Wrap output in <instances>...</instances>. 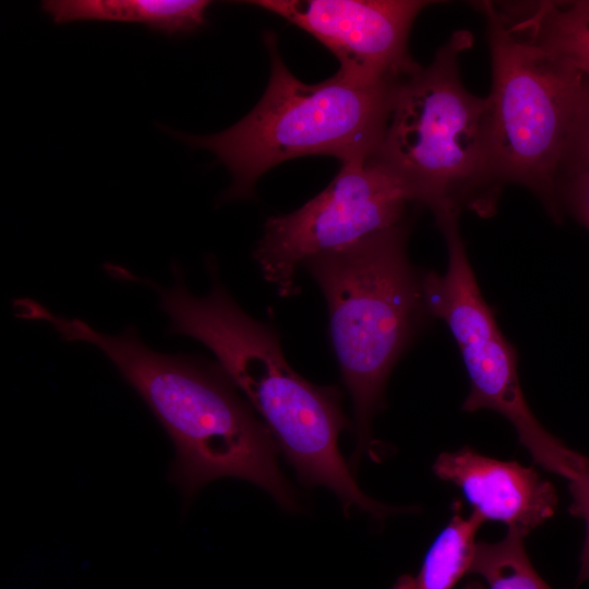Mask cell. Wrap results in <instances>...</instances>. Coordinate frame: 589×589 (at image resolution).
Listing matches in <instances>:
<instances>
[{
    "label": "cell",
    "mask_w": 589,
    "mask_h": 589,
    "mask_svg": "<svg viewBox=\"0 0 589 589\" xmlns=\"http://www.w3.org/2000/svg\"><path fill=\"white\" fill-rule=\"evenodd\" d=\"M20 316L49 324L67 341L93 345L115 364L171 437L177 456L170 478L187 496L212 480L231 477L262 488L286 510L298 508L272 432L219 364L156 352L134 327L107 335L32 299L22 302Z\"/></svg>",
    "instance_id": "1"
},
{
    "label": "cell",
    "mask_w": 589,
    "mask_h": 589,
    "mask_svg": "<svg viewBox=\"0 0 589 589\" xmlns=\"http://www.w3.org/2000/svg\"><path fill=\"white\" fill-rule=\"evenodd\" d=\"M207 269L213 285L202 298L188 290L176 264L172 287L151 283L169 316V332L192 337L215 354L263 418L302 484L330 490L346 514L357 508L384 519L397 513V507L383 505L361 491L339 452V434L350 428L339 388L315 385L292 370L278 334L233 301L218 278L214 259L207 260Z\"/></svg>",
    "instance_id": "2"
},
{
    "label": "cell",
    "mask_w": 589,
    "mask_h": 589,
    "mask_svg": "<svg viewBox=\"0 0 589 589\" xmlns=\"http://www.w3.org/2000/svg\"><path fill=\"white\" fill-rule=\"evenodd\" d=\"M472 43L469 31L454 32L429 65L399 82L372 157L434 217L464 209L490 217L503 190L492 166L488 99L459 74V56Z\"/></svg>",
    "instance_id": "3"
},
{
    "label": "cell",
    "mask_w": 589,
    "mask_h": 589,
    "mask_svg": "<svg viewBox=\"0 0 589 589\" xmlns=\"http://www.w3.org/2000/svg\"><path fill=\"white\" fill-rule=\"evenodd\" d=\"M271 57L267 87L232 127L211 135L164 130L191 147L212 152L232 176L220 201L251 199L260 177L292 158L327 155L341 164L372 158L382 142L397 83L372 84L339 70L308 84L284 63L276 36L264 35Z\"/></svg>",
    "instance_id": "4"
},
{
    "label": "cell",
    "mask_w": 589,
    "mask_h": 589,
    "mask_svg": "<svg viewBox=\"0 0 589 589\" xmlns=\"http://www.w3.org/2000/svg\"><path fill=\"white\" fill-rule=\"evenodd\" d=\"M407 236L405 221L302 264L326 300L333 349L352 398L351 469L371 445L372 420L393 368L430 316Z\"/></svg>",
    "instance_id": "5"
},
{
    "label": "cell",
    "mask_w": 589,
    "mask_h": 589,
    "mask_svg": "<svg viewBox=\"0 0 589 589\" xmlns=\"http://www.w3.org/2000/svg\"><path fill=\"white\" fill-rule=\"evenodd\" d=\"M492 64L489 135L492 166L504 188L530 190L561 220L565 178L586 77L481 1Z\"/></svg>",
    "instance_id": "6"
},
{
    "label": "cell",
    "mask_w": 589,
    "mask_h": 589,
    "mask_svg": "<svg viewBox=\"0 0 589 589\" xmlns=\"http://www.w3.org/2000/svg\"><path fill=\"white\" fill-rule=\"evenodd\" d=\"M410 203L402 184L374 159L341 164L321 193L266 220L253 256L264 278L283 297L291 296L304 261L405 223Z\"/></svg>",
    "instance_id": "7"
},
{
    "label": "cell",
    "mask_w": 589,
    "mask_h": 589,
    "mask_svg": "<svg viewBox=\"0 0 589 589\" xmlns=\"http://www.w3.org/2000/svg\"><path fill=\"white\" fill-rule=\"evenodd\" d=\"M247 3L281 16L312 35L340 62L339 71L372 84L397 83L419 67L408 37L420 0H256Z\"/></svg>",
    "instance_id": "8"
},
{
    "label": "cell",
    "mask_w": 589,
    "mask_h": 589,
    "mask_svg": "<svg viewBox=\"0 0 589 589\" xmlns=\"http://www.w3.org/2000/svg\"><path fill=\"white\" fill-rule=\"evenodd\" d=\"M433 472L458 486L484 521H498L527 534L552 517L557 506L554 485L533 467L486 457L469 446L440 454Z\"/></svg>",
    "instance_id": "9"
},
{
    "label": "cell",
    "mask_w": 589,
    "mask_h": 589,
    "mask_svg": "<svg viewBox=\"0 0 589 589\" xmlns=\"http://www.w3.org/2000/svg\"><path fill=\"white\" fill-rule=\"evenodd\" d=\"M457 213L435 216L443 233L448 266L444 275L423 273V297L430 316L443 320L457 345L496 325L493 311L483 299L459 231Z\"/></svg>",
    "instance_id": "10"
},
{
    "label": "cell",
    "mask_w": 589,
    "mask_h": 589,
    "mask_svg": "<svg viewBox=\"0 0 589 589\" xmlns=\"http://www.w3.org/2000/svg\"><path fill=\"white\" fill-rule=\"evenodd\" d=\"M211 4L206 0H46L41 9L57 24L88 20L142 23L175 36L204 26Z\"/></svg>",
    "instance_id": "11"
},
{
    "label": "cell",
    "mask_w": 589,
    "mask_h": 589,
    "mask_svg": "<svg viewBox=\"0 0 589 589\" xmlns=\"http://www.w3.org/2000/svg\"><path fill=\"white\" fill-rule=\"evenodd\" d=\"M495 3L539 46L589 80V0Z\"/></svg>",
    "instance_id": "12"
},
{
    "label": "cell",
    "mask_w": 589,
    "mask_h": 589,
    "mask_svg": "<svg viewBox=\"0 0 589 589\" xmlns=\"http://www.w3.org/2000/svg\"><path fill=\"white\" fill-rule=\"evenodd\" d=\"M453 508L454 515L432 542L419 572L398 577L393 589H453L469 573L476 534L484 520L473 512L464 517L458 502Z\"/></svg>",
    "instance_id": "13"
},
{
    "label": "cell",
    "mask_w": 589,
    "mask_h": 589,
    "mask_svg": "<svg viewBox=\"0 0 589 589\" xmlns=\"http://www.w3.org/2000/svg\"><path fill=\"white\" fill-rule=\"evenodd\" d=\"M526 536L513 528L497 542H477L469 573L480 575L489 589H553L532 566L525 549Z\"/></svg>",
    "instance_id": "14"
},
{
    "label": "cell",
    "mask_w": 589,
    "mask_h": 589,
    "mask_svg": "<svg viewBox=\"0 0 589 589\" xmlns=\"http://www.w3.org/2000/svg\"><path fill=\"white\" fill-rule=\"evenodd\" d=\"M572 503L568 508L574 517L585 522V537L580 554L578 581L589 580V470L582 471L568 481Z\"/></svg>",
    "instance_id": "15"
},
{
    "label": "cell",
    "mask_w": 589,
    "mask_h": 589,
    "mask_svg": "<svg viewBox=\"0 0 589 589\" xmlns=\"http://www.w3.org/2000/svg\"><path fill=\"white\" fill-rule=\"evenodd\" d=\"M560 204L589 230V170L567 176L560 189Z\"/></svg>",
    "instance_id": "16"
},
{
    "label": "cell",
    "mask_w": 589,
    "mask_h": 589,
    "mask_svg": "<svg viewBox=\"0 0 589 589\" xmlns=\"http://www.w3.org/2000/svg\"><path fill=\"white\" fill-rule=\"evenodd\" d=\"M586 170H589V80L587 79L565 178L574 172Z\"/></svg>",
    "instance_id": "17"
},
{
    "label": "cell",
    "mask_w": 589,
    "mask_h": 589,
    "mask_svg": "<svg viewBox=\"0 0 589 589\" xmlns=\"http://www.w3.org/2000/svg\"><path fill=\"white\" fill-rule=\"evenodd\" d=\"M464 589H485V587L482 586L478 581H470V582H467V585L464 587Z\"/></svg>",
    "instance_id": "18"
}]
</instances>
